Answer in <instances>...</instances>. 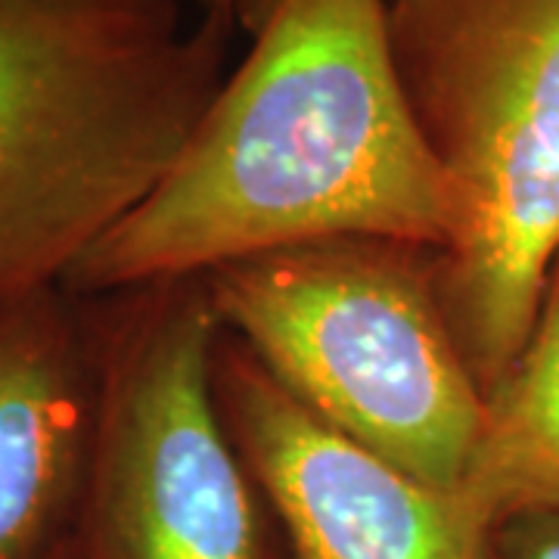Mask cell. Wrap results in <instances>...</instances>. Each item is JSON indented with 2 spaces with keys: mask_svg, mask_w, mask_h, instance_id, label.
I'll return each mask as SVG.
<instances>
[{
  "mask_svg": "<svg viewBox=\"0 0 559 559\" xmlns=\"http://www.w3.org/2000/svg\"><path fill=\"white\" fill-rule=\"evenodd\" d=\"M240 22L180 0H0V301L62 286L218 97Z\"/></svg>",
  "mask_w": 559,
  "mask_h": 559,
  "instance_id": "cell-2",
  "label": "cell"
},
{
  "mask_svg": "<svg viewBox=\"0 0 559 559\" xmlns=\"http://www.w3.org/2000/svg\"><path fill=\"white\" fill-rule=\"evenodd\" d=\"M463 488L495 522L559 510V259L520 358L485 399V429Z\"/></svg>",
  "mask_w": 559,
  "mask_h": 559,
  "instance_id": "cell-8",
  "label": "cell"
},
{
  "mask_svg": "<svg viewBox=\"0 0 559 559\" xmlns=\"http://www.w3.org/2000/svg\"><path fill=\"white\" fill-rule=\"evenodd\" d=\"M205 277L227 330L305 411L411 476L463 488L485 395L439 296V252L336 237Z\"/></svg>",
  "mask_w": 559,
  "mask_h": 559,
  "instance_id": "cell-4",
  "label": "cell"
},
{
  "mask_svg": "<svg viewBox=\"0 0 559 559\" xmlns=\"http://www.w3.org/2000/svg\"><path fill=\"white\" fill-rule=\"evenodd\" d=\"M237 22L246 57L66 293L100 299L336 237L451 249L457 193L404 97L389 0H240Z\"/></svg>",
  "mask_w": 559,
  "mask_h": 559,
  "instance_id": "cell-1",
  "label": "cell"
},
{
  "mask_svg": "<svg viewBox=\"0 0 559 559\" xmlns=\"http://www.w3.org/2000/svg\"><path fill=\"white\" fill-rule=\"evenodd\" d=\"M40 559H79V550H75V540H72V535L66 540H60L50 554H44Z\"/></svg>",
  "mask_w": 559,
  "mask_h": 559,
  "instance_id": "cell-11",
  "label": "cell"
},
{
  "mask_svg": "<svg viewBox=\"0 0 559 559\" xmlns=\"http://www.w3.org/2000/svg\"><path fill=\"white\" fill-rule=\"evenodd\" d=\"M97 399L79 559H293L221 419L205 277L84 299Z\"/></svg>",
  "mask_w": 559,
  "mask_h": 559,
  "instance_id": "cell-5",
  "label": "cell"
},
{
  "mask_svg": "<svg viewBox=\"0 0 559 559\" xmlns=\"http://www.w3.org/2000/svg\"><path fill=\"white\" fill-rule=\"evenodd\" d=\"M491 559H559V510H525L500 520Z\"/></svg>",
  "mask_w": 559,
  "mask_h": 559,
  "instance_id": "cell-9",
  "label": "cell"
},
{
  "mask_svg": "<svg viewBox=\"0 0 559 559\" xmlns=\"http://www.w3.org/2000/svg\"><path fill=\"white\" fill-rule=\"evenodd\" d=\"M200 7V13H218V16H230L237 20V7L240 0H193Z\"/></svg>",
  "mask_w": 559,
  "mask_h": 559,
  "instance_id": "cell-10",
  "label": "cell"
},
{
  "mask_svg": "<svg viewBox=\"0 0 559 559\" xmlns=\"http://www.w3.org/2000/svg\"><path fill=\"white\" fill-rule=\"evenodd\" d=\"M87 305L62 286L0 301V559L72 535L94 432Z\"/></svg>",
  "mask_w": 559,
  "mask_h": 559,
  "instance_id": "cell-7",
  "label": "cell"
},
{
  "mask_svg": "<svg viewBox=\"0 0 559 559\" xmlns=\"http://www.w3.org/2000/svg\"><path fill=\"white\" fill-rule=\"evenodd\" d=\"M389 44L457 193L439 296L488 399L559 259V0H389Z\"/></svg>",
  "mask_w": 559,
  "mask_h": 559,
  "instance_id": "cell-3",
  "label": "cell"
},
{
  "mask_svg": "<svg viewBox=\"0 0 559 559\" xmlns=\"http://www.w3.org/2000/svg\"><path fill=\"white\" fill-rule=\"evenodd\" d=\"M221 419L293 559H491L498 522L305 411L237 336L212 360Z\"/></svg>",
  "mask_w": 559,
  "mask_h": 559,
  "instance_id": "cell-6",
  "label": "cell"
}]
</instances>
